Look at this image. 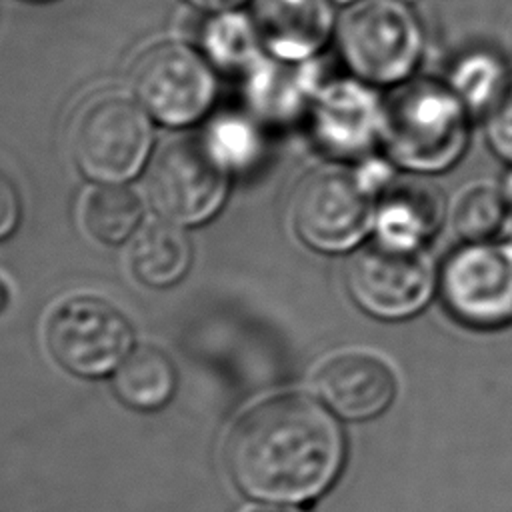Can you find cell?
<instances>
[{"label":"cell","mask_w":512,"mask_h":512,"mask_svg":"<svg viewBox=\"0 0 512 512\" xmlns=\"http://www.w3.org/2000/svg\"><path fill=\"white\" fill-rule=\"evenodd\" d=\"M344 434L330 408L280 394L248 408L230 428L224 462L250 498L304 504L324 494L344 462Z\"/></svg>","instance_id":"obj_1"},{"label":"cell","mask_w":512,"mask_h":512,"mask_svg":"<svg viewBox=\"0 0 512 512\" xmlns=\"http://www.w3.org/2000/svg\"><path fill=\"white\" fill-rule=\"evenodd\" d=\"M472 114L444 78L412 76L384 94L382 152L408 174H442L470 142Z\"/></svg>","instance_id":"obj_2"},{"label":"cell","mask_w":512,"mask_h":512,"mask_svg":"<svg viewBox=\"0 0 512 512\" xmlns=\"http://www.w3.org/2000/svg\"><path fill=\"white\" fill-rule=\"evenodd\" d=\"M338 52L352 76L392 88L412 76L424 54V26L404 0H354L338 14Z\"/></svg>","instance_id":"obj_3"},{"label":"cell","mask_w":512,"mask_h":512,"mask_svg":"<svg viewBox=\"0 0 512 512\" xmlns=\"http://www.w3.org/2000/svg\"><path fill=\"white\" fill-rule=\"evenodd\" d=\"M444 310L472 330H498L512 322V244L502 238L454 246L438 264Z\"/></svg>","instance_id":"obj_4"},{"label":"cell","mask_w":512,"mask_h":512,"mask_svg":"<svg viewBox=\"0 0 512 512\" xmlns=\"http://www.w3.org/2000/svg\"><path fill=\"white\" fill-rule=\"evenodd\" d=\"M346 288L368 316L400 322L420 314L438 290V266L428 250H400L370 240L346 268Z\"/></svg>","instance_id":"obj_5"},{"label":"cell","mask_w":512,"mask_h":512,"mask_svg":"<svg viewBox=\"0 0 512 512\" xmlns=\"http://www.w3.org/2000/svg\"><path fill=\"white\" fill-rule=\"evenodd\" d=\"M150 146L148 116L138 104L122 96L92 102L78 118L72 138L80 170L102 184H120L136 176Z\"/></svg>","instance_id":"obj_6"},{"label":"cell","mask_w":512,"mask_h":512,"mask_svg":"<svg viewBox=\"0 0 512 512\" xmlns=\"http://www.w3.org/2000/svg\"><path fill=\"white\" fill-rule=\"evenodd\" d=\"M292 216L298 236L310 248L350 252L372 234L374 200L352 170L326 168L300 186Z\"/></svg>","instance_id":"obj_7"},{"label":"cell","mask_w":512,"mask_h":512,"mask_svg":"<svg viewBox=\"0 0 512 512\" xmlns=\"http://www.w3.org/2000/svg\"><path fill=\"white\" fill-rule=\"evenodd\" d=\"M46 342L66 370L96 378L114 372L132 352V328L110 302L76 296L52 312Z\"/></svg>","instance_id":"obj_8"},{"label":"cell","mask_w":512,"mask_h":512,"mask_svg":"<svg viewBox=\"0 0 512 512\" xmlns=\"http://www.w3.org/2000/svg\"><path fill=\"white\" fill-rule=\"evenodd\" d=\"M132 86L140 104L168 126L196 122L216 94V80L206 60L178 42L146 50L134 66Z\"/></svg>","instance_id":"obj_9"},{"label":"cell","mask_w":512,"mask_h":512,"mask_svg":"<svg viewBox=\"0 0 512 512\" xmlns=\"http://www.w3.org/2000/svg\"><path fill=\"white\" fill-rule=\"evenodd\" d=\"M308 118L316 146L334 160L356 164L382 150L384 96L356 76L324 82Z\"/></svg>","instance_id":"obj_10"},{"label":"cell","mask_w":512,"mask_h":512,"mask_svg":"<svg viewBox=\"0 0 512 512\" xmlns=\"http://www.w3.org/2000/svg\"><path fill=\"white\" fill-rule=\"evenodd\" d=\"M226 170L204 142H174L150 166L148 194L164 220L178 226L212 218L226 198Z\"/></svg>","instance_id":"obj_11"},{"label":"cell","mask_w":512,"mask_h":512,"mask_svg":"<svg viewBox=\"0 0 512 512\" xmlns=\"http://www.w3.org/2000/svg\"><path fill=\"white\" fill-rule=\"evenodd\" d=\"M316 390L336 416L360 422L390 408L398 392V378L392 364L376 352L346 350L320 366Z\"/></svg>","instance_id":"obj_12"},{"label":"cell","mask_w":512,"mask_h":512,"mask_svg":"<svg viewBox=\"0 0 512 512\" xmlns=\"http://www.w3.org/2000/svg\"><path fill=\"white\" fill-rule=\"evenodd\" d=\"M448 218L442 192L420 178L398 176L374 202L372 240L400 250H428Z\"/></svg>","instance_id":"obj_13"},{"label":"cell","mask_w":512,"mask_h":512,"mask_svg":"<svg viewBox=\"0 0 512 512\" xmlns=\"http://www.w3.org/2000/svg\"><path fill=\"white\" fill-rule=\"evenodd\" d=\"M334 0H256L254 22L274 58L302 62L316 56L336 34Z\"/></svg>","instance_id":"obj_14"},{"label":"cell","mask_w":512,"mask_h":512,"mask_svg":"<svg viewBox=\"0 0 512 512\" xmlns=\"http://www.w3.org/2000/svg\"><path fill=\"white\" fill-rule=\"evenodd\" d=\"M322 82H318L316 66L308 60L288 62H256L250 70L248 96L258 112L276 122H288L310 104Z\"/></svg>","instance_id":"obj_15"},{"label":"cell","mask_w":512,"mask_h":512,"mask_svg":"<svg viewBox=\"0 0 512 512\" xmlns=\"http://www.w3.org/2000/svg\"><path fill=\"white\" fill-rule=\"evenodd\" d=\"M444 82L472 118H484L512 88V68L498 48L472 44L452 56Z\"/></svg>","instance_id":"obj_16"},{"label":"cell","mask_w":512,"mask_h":512,"mask_svg":"<svg viewBox=\"0 0 512 512\" xmlns=\"http://www.w3.org/2000/svg\"><path fill=\"white\" fill-rule=\"evenodd\" d=\"M190 260L192 246L186 232L168 220L142 228L130 246L132 272L154 288L176 284L186 274Z\"/></svg>","instance_id":"obj_17"},{"label":"cell","mask_w":512,"mask_h":512,"mask_svg":"<svg viewBox=\"0 0 512 512\" xmlns=\"http://www.w3.org/2000/svg\"><path fill=\"white\" fill-rule=\"evenodd\" d=\"M176 390V370L170 358L156 348L132 350L114 370V392L140 412L160 410Z\"/></svg>","instance_id":"obj_18"},{"label":"cell","mask_w":512,"mask_h":512,"mask_svg":"<svg viewBox=\"0 0 512 512\" xmlns=\"http://www.w3.org/2000/svg\"><path fill=\"white\" fill-rule=\"evenodd\" d=\"M200 40L208 60L224 72H250L262 44L254 18L236 10L212 12L200 30Z\"/></svg>","instance_id":"obj_19"},{"label":"cell","mask_w":512,"mask_h":512,"mask_svg":"<svg viewBox=\"0 0 512 512\" xmlns=\"http://www.w3.org/2000/svg\"><path fill=\"white\" fill-rule=\"evenodd\" d=\"M508 214L500 182L474 180L464 184L448 204V222L460 242L498 238Z\"/></svg>","instance_id":"obj_20"},{"label":"cell","mask_w":512,"mask_h":512,"mask_svg":"<svg viewBox=\"0 0 512 512\" xmlns=\"http://www.w3.org/2000/svg\"><path fill=\"white\" fill-rule=\"evenodd\" d=\"M86 230L104 244H120L134 234L142 218L138 196L120 184L94 188L84 204Z\"/></svg>","instance_id":"obj_21"},{"label":"cell","mask_w":512,"mask_h":512,"mask_svg":"<svg viewBox=\"0 0 512 512\" xmlns=\"http://www.w3.org/2000/svg\"><path fill=\"white\" fill-rule=\"evenodd\" d=\"M204 146L226 172L254 166L262 150L256 126L236 114L218 116L206 130Z\"/></svg>","instance_id":"obj_22"},{"label":"cell","mask_w":512,"mask_h":512,"mask_svg":"<svg viewBox=\"0 0 512 512\" xmlns=\"http://www.w3.org/2000/svg\"><path fill=\"white\" fill-rule=\"evenodd\" d=\"M482 120L490 150L512 166V88Z\"/></svg>","instance_id":"obj_23"},{"label":"cell","mask_w":512,"mask_h":512,"mask_svg":"<svg viewBox=\"0 0 512 512\" xmlns=\"http://www.w3.org/2000/svg\"><path fill=\"white\" fill-rule=\"evenodd\" d=\"M20 200L12 180L0 170V238H6L18 224Z\"/></svg>","instance_id":"obj_24"},{"label":"cell","mask_w":512,"mask_h":512,"mask_svg":"<svg viewBox=\"0 0 512 512\" xmlns=\"http://www.w3.org/2000/svg\"><path fill=\"white\" fill-rule=\"evenodd\" d=\"M192 6L206 10V12H224V10H234L240 4H244L246 0H186Z\"/></svg>","instance_id":"obj_25"},{"label":"cell","mask_w":512,"mask_h":512,"mask_svg":"<svg viewBox=\"0 0 512 512\" xmlns=\"http://www.w3.org/2000/svg\"><path fill=\"white\" fill-rule=\"evenodd\" d=\"M500 186H502V192H504L506 204H508V206H512V166H510V168H508V172L504 174V178H502Z\"/></svg>","instance_id":"obj_26"},{"label":"cell","mask_w":512,"mask_h":512,"mask_svg":"<svg viewBox=\"0 0 512 512\" xmlns=\"http://www.w3.org/2000/svg\"><path fill=\"white\" fill-rule=\"evenodd\" d=\"M498 238L512 244V206H508V214H506V220H504V226H502V232Z\"/></svg>","instance_id":"obj_27"},{"label":"cell","mask_w":512,"mask_h":512,"mask_svg":"<svg viewBox=\"0 0 512 512\" xmlns=\"http://www.w3.org/2000/svg\"><path fill=\"white\" fill-rule=\"evenodd\" d=\"M248 512H286V510H280V508H272V506H260V508H252Z\"/></svg>","instance_id":"obj_28"},{"label":"cell","mask_w":512,"mask_h":512,"mask_svg":"<svg viewBox=\"0 0 512 512\" xmlns=\"http://www.w3.org/2000/svg\"><path fill=\"white\" fill-rule=\"evenodd\" d=\"M4 304H6V292H4V286L0 284V310H2Z\"/></svg>","instance_id":"obj_29"},{"label":"cell","mask_w":512,"mask_h":512,"mask_svg":"<svg viewBox=\"0 0 512 512\" xmlns=\"http://www.w3.org/2000/svg\"><path fill=\"white\" fill-rule=\"evenodd\" d=\"M508 42H510V50H512V22L508 26Z\"/></svg>","instance_id":"obj_30"},{"label":"cell","mask_w":512,"mask_h":512,"mask_svg":"<svg viewBox=\"0 0 512 512\" xmlns=\"http://www.w3.org/2000/svg\"><path fill=\"white\" fill-rule=\"evenodd\" d=\"M334 2H342V4H350V2H354V0H334Z\"/></svg>","instance_id":"obj_31"},{"label":"cell","mask_w":512,"mask_h":512,"mask_svg":"<svg viewBox=\"0 0 512 512\" xmlns=\"http://www.w3.org/2000/svg\"><path fill=\"white\" fill-rule=\"evenodd\" d=\"M404 2H408V4H416V2H420V0H404Z\"/></svg>","instance_id":"obj_32"},{"label":"cell","mask_w":512,"mask_h":512,"mask_svg":"<svg viewBox=\"0 0 512 512\" xmlns=\"http://www.w3.org/2000/svg\"><path fill=\"white\" fill-rule=\"evenodd\" d=\"M32 2H44V0H32Z\"/></svg>","instance_id":"obj_33"}]
</instances>
